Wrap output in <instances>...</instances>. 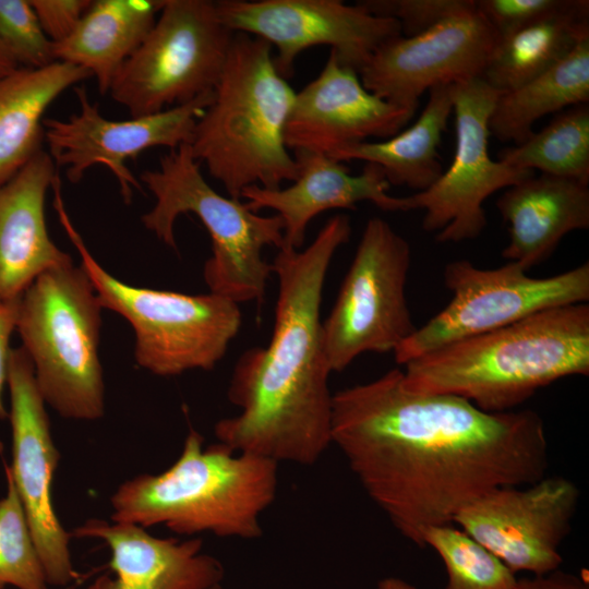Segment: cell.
<instances>
[{
  "mask_svg": "<svg viewBox=\"0 0 589 589\" xmlns=\"http://www.w3.org/2000/svg\"><path fill=\"white\" fill-rule=\"evenodd\" d=\"M589 103V38L558 64L526 84L500 94L489 119L490 134L515 145L549 113Z\"/></svg>",
  "mask_w": 589,
  "mask_h": 589,
  "instance_id": "obj_27",
  "label": "cell"
},
{
  "mask_svg": "<svg viewBox=\"0 0 589 589\" xmlns=\"http://www.w3.org/2000/svg\"><path fill=\"white\" fill-rule=\"evenodd\" d=\"M101 310L88 276L73 261L39 275L20 298L15 329L45 402L63 418L104 416Z\"/></svg>",
  "mask_w": 589,
  "mask_h": 589,
  "instance_id": "obj_7",
  "label": "cell"
},
{
  "mask_svg": "<svg viewBox=\"0 0 589 589\" xmlns=\"http://www.w3.org/2000/svg\"><path fill=\"white\" fill-rule=\"evenodd\" d=\"M57 169L41 149L0 187V300H19L39 275L72 262L49 237L45 217Z\"/></svg>",
  "mask_w": 589,
  "mask_h": 589,
  "instance_id": "obj_21",
  "label": "cell"
},
{
  "mask_svg": "<svg viewBox=\"0 0 589 589\" xmlns=\"http://www.w3.org/2000/svg\"><path fill=\"white\" fill-rule=\"evenodd\" d=\"M140 180L156 200L142 216L145 228L176 250V219L189 213L196 215L212 240V255L203 271L209 292L238 304L261 303L273 274L263 250L285 245L281 218L260 215L242 200L216 192L205 180L190 144L170 149L160 157L158 167L142 172Z\"/></svg>",
  "mask_w": 589,
  "mask_h": 589,
  "instance_id": "obj_6",
  "label": "cell"
},
{
  "mask_svg": "<svg viewBox=\"0 0 589 589\" xmlns=\"http://www.w3.org/2000/svg\"><path fill=\"white\" fill-rule=\"evenodd\" d=\"M203 443L190 429L168 469L121 483L110 497L111 520L143 528L163 525L183 536L260 538V515L276 497L278 462L220 442L204 449Z\"/></svg>",
  "mask_w": 589,
  "mask_h": 589,
  "instance_id": "obj_4",
  "label": "cell"
},
{
  "mask_svg": "<svg viewBox=\"0 0 589 589\" xmlns=\"http://www.w3.org/2000/svg\"><path fill=\"white\" fill-rule=\"evenodd\" d=\"M377 589H417L413 585L398 577H385L377 584Z\"/></svg>",
  "mask_w": 589,
  "mask_h": 589,
  "instance_id": "obj_38",
  "label": "cell"
},
{
  "mask_svg": "<svg viewBox=\"0 0 589 589\" xmlns=\"http://www.w3.org/2000/svg\"><path fill=\"white\" fill-rule=\"evenodd\" d=\"M208 589H223L220 584H217V585H214L213 587L208 588Z\"/></svg>",
  "mask_w": 589,
  "mask_h": 589,
  "instance_id": "obj_39",
  "label": "cell"
},
{
  "mask_svg": "<svg viewBox=\"0 0 589 589\" xmlns=\"http://www.w3.org/2000/svg\"><path fill=\"white\" fill-rule=\"evenodd\" d=\"M372 14L398 21L401 35L422 34L452 16L476 10L474 0H365Z\"/></svg>",
  "mask_w": 589,
  "mask_h": 589,
  "instance_id": "obj_32",
  "label": "cell"
},
{
  "mask_svg": "<svg viewBox=\"0 0 589 589\" xmlns=\"http://www.w3.org/2000/svg\"><path fill=\"white\" fill-rule=\"evenodd\" d=\"M293 156L299 175L290 187L251 185L240 194V200L253 212L265 208L276 212L284 223V247L299 250L309 223L328 209H354L357 203L369 201L386 212L410 211L406 196L388 194L390 184L375 164L365 163L362 172L353 176L344 163L325 154L297 151Z\"/></svg>",
  "mask_w": 589,
  "mask_h": 589,
  "instance_id": "obj_19",
  "label": "cell"
},
{
  "mask_svg": "<svg viewBox=\"0 0 589 589\" xmlns=\"http://www.w3.org/2000/svg\"><path fill=\"white\" fill-rule=\"evenodd\" d=\"M70 534L100 539L111 551L115 578L101 575L86 589H208L224 577L221 563L202 553L200 538H157L141 526L98 518Z\"/></svg>",
  "mask_w": 589,
  "mask_h": 589,
  "instance_id": "obj_20",
  "label": "cell"
},
{
  "mask_svg": "<svg viewBox=\"0 0 589 589\" xmlns=\"http://www.w3.org/2000/svg\"><path fill=\"white\" fill-rule=\"evenodd\" d=\"M235 33L207 0H165L155 24L109 89L131 117L188 104L214 91Z\"/></svg>",
  "mask_w": 589,
  "mask_h": 589,
  "instance_id": "obj_9",
  "label": "cell"
},
{
  "mask_svg": "<svg viewBox=\"0 0 589 589\" xmlns=\"http://www.w3.org/2000/svg\"><path fill=\"white\" fill-rule=\"evenodd\" d=\"M80 111L67 120L44 119L48 154L57 168H65L71 183L82 180L85 171L103 165L115 176L125 203H130L133 188L142 190L139 180L127 167L128 160L151 147L175 149L190 144L197 119L211 105L214 91L194 100L160 112L127 120L104 117L91 103L84 86L74 88Z\"/></svg>",
  "mask_w": 589,
  "mask_h": 589,
  "instance_id": "obj_14",
  "label": "cell"
},
{
  "mask_svg": "<svg viewBox=\"0 0 589 589\" xmlns=\"http://www.w3.org/2000/svg\"><path fill=\"white\" fill-rule=\"evenodd\" d=\"M12 465L8 470L23 505L29 531L50 586H65L77 574L69 541L51 500V483L59 462L45 400L34 365L23 347L11 350L8 371Z\"/></svg>",
  "mask_w": 589,
  "mask_h": 589,
  "instance_id": "obj_16",
  "label": "cell"
},
{
  "mask_svg": "<svg viewBox=\"0 0 589 589\" xmlns=\"http://www.w3.org/2000/svg\"><path fill=\"white\" fill-rule=\"evenodd\" d=\"M443 278L452 300L395 349L398 364L538 312L589 300L588 262L555 276L534 278L514 262L483 269L457 260L445 266Z\"/></svg>",
  "mask_w": 589,
  "mask_h": 589,
  "instance_id": "obj_10",
  "label": "cell"
},
{
  "mask_svg": "<svg viewBox=\"0 0 589 589\" xmlns=\"http://www.w3.org/2000/svg\"><path fill=\"white\" fill-rule=\"evenodd\" d=\"M497 40L477 10L461 13L417 36L386 40L359 76L371 93L417 111L430 88L480 77Z\"/></svg>",
  "mask_w": 589,
  "mask_h": 589,
  "instance_id": "obj_17",
  "label": "cell"
},
{
  "mask_svg": "<svg viewBox=\"0 0 589 589\" xmlns=\"http://www.w3.org/2000/svg\"><path fill=\"white\" fill-rule=\"evenodd\" d=\"M500 93L480 77L452 84L456 149L452 165L426 190L406 196L409 209H423L422 228L441 243L478 238L488 220L483 202L534 171L489 156V119Z\"/></svg>",
  "mask_w": 589,
  "mask_h": 589,
  "instance_id": "obj_12",
  "label": "cell"
},
{
  "mask_svg": "<svg viewBox=\"0 0 589 589\" xmlns=\"http://www.w3.org/2000/svg\"><path fill=\"white\" fill-rule=\"evenodd\" d=\"M514 589H589V582L584 575L556 569L544 575H533L532 578L517 579Z\"/></svg>",
  "mask_w": 589,
  "mask_h": 589,
  "instance_id": "obj_36",
  "label": "cell"
},
{
  "mask_svg": "<svg viewBox=\"0 0 589 589\" xmlns=\"http://www.w3.org/2000/svg\"><path fill=\"white\" fill-rule=\"evenodd\" d=\"M89 76L83 68L56 61L40 69L19 68L0 80V187L41 151L48 107Z\"/></svg>",
  "mask_w": 589,
  "mask_h": 589,
  "instance_id": "obj_24",
  "label": "cell"
},
{
  "mask_svg": "<svg viewBox=\"0 0 589 589\" xmlns=\"http://www.w3.org/2000/svg\"><path fill=\"white\" fill-rule=\"evenodd\" d=\"M416 111L368 91L359 73L330 51L318 75L296 93L285 128L288 149L334 152L400 132Z\"/></svg>",
  "mask_w": 589,
  "mask_h": 589,
  "instance_id": "obj_18",
  "label": "cell"
},
{
  "mask_svg": "<svg viewBox=\"0 0 589 589\" xmlns=\"http://www.w3.org/2000/svg\"><path fill=\"white\" fill-rule=\"evenodd\" d=\"M221 22L276 48L274 63L286 80L298 56L328 46L338 61L358 73L386 40L400 36L398 21L372 14L361 2L340 0H220Z\"/></svg>",
  "mask_w": 589,
  "mask_h": 589,
  "instance_id": "obj_13",
  "label": "cell"
},
{
  "mask_svg": "<svg viewBox=\"0 0 589 589\" xmlns=\"http://www.w3.org/2000/svg\"><path fill=\"white\" fill-rule=\"evenodd\" d=\"M476 10L503 38L546 15L568 9L575 0H477Z\"/></svg>",
  "mask_w": 589,
  "mask_h": 589,
  "instance_id": "obj_33",
  "label": "cell"
},
{
  "mask_svg": "<svg viewBox=\"0 0 589 589\" xmlns=\"http://www.w3.org/2000/svg\"><path fill=\"white\" fill-rule=\"evenodd\" d=\"M19 300H0V419L9 418L2 401V392L8 384L9 360L11 354L10 338L16 327Z\"/></svg>",
  "mask_w": 589,
  "mask_h": 589,
  "instance_id": "obj_35",
  "label": "cell"
},
{
  "mask_svg": "<svg viewBox=\"0 0 589 589\" xmlns=\"http://www.w3.org/2000/svg\"><path fill=\"white\" fill-rule=\"evenodd\" d=\"M0 41L20 68L40 69L56 62L53 43L29 0H0Z\"/></svg>",
  "mask_w": 589,
  "mask_h": 589,
  "instance_id": "obj_31",
  "label": "cell"
},
{
  "mask_svg": "<svg viewBox=\"0 0 589 589\" xmlns=\"http://www.w3.org/2000/svg\"><path fill=\"white\" fill-rule=\"evenodd\" d=\"M296 92L279 74L273 47L235 33L214 97L197 119L190 143L194 158L240 200L243 189H278L294 181L299 165L285 144Z\"/></svg>",
  "mask_w": 589,
  "mask_h": 589,
  "instance_id": "obj_5",
  "label": "cell"
},
{
  "mask_svg": "<svg viewBox=\"0 0 589 589\" xmlns=\"http://www.w3.org/2000/svg\"><path fill=\"white\" fill-rule=\"evenodd\" d=\"M51 189L59 220L80 253V266L103 309L120 314L134 332L137 364L159 376L214 369L240 330L239 304L213 292L187 294L133 287L117 279L97 263L72 225L60 178L53 180Z\"/></svg>",
  "mask_w": 589,
  "mask_h": 589,
  "instance_id": "obj_8",
  "label": "cell"
},
{
  "mask_svg": "<svg viewBox=\"0 0 589 589\" xmlns=\"http://www.w3.org/2000/svg\"><path fill=\"white\" fill-rule=\"evenodd\" d=\"M8 490L0 500V589H48L25 512L5 465Z\"/></svg>",
  "mask_w": 589,
  "mask_h": 589,
  "instance_id": "obj_30",
  "label": "cell"
},
{
  "mask_svg": "<svg viewBox=\"0 0 589 589\" xmlns=\"http://www.w3.org/2000/svg\"><path fill=\"white\" fill-rule=\"evenodd\" d=\"M350 235V218L338 214L304 250L278 249L272 263L278 297L271 341L238 359L228 398L240 412L214 428L218 442L232 450L310 466L332 444V370L320 311L329 264Z\"/></svg>",
  "mask_w": 589,
  "mask_h": 589,
  "instance_id": "obj_2",
  "label": "cell"
},
{
  "mask_svg": "<svg viewBox=\"0 0 589 589\" xmlns=\"http://www.w3.org/2000/svg\"><path fill=\"white\" fill-rule=\"evenodd\" d=\"M424 546L441 557L448 577L446 589H514L517 582L500 558L460 528L443 525L424 533Z\"/></svg>",
  "mask_w": 589,
  "mask_h": 589,
  "instance_id": "obj_29",
  "label": "cell"
},
{
  "mask_svg": "<svg viewBox=\"0 0 589 589\" xmlns=\"http://www.w3.org/2000/svg\"><path fill=\"white\" fill-rule=\"evenodd\" d=\"M579 490L564 477L491 490L455 517L461 530L512 572L544 575L560 568L558 551L570 531Z\"/></svg>",
  "mask_w": 589,
  "mask_h": 589,
  "instance_id": "obj_15",
  "label": "cell"
},
{
  "mask_svg": "<svg viewBox=\"0 0 589 589\" xmlns=\"http://www.w3.org/2000/svg\"><path fill=\"white\" fill-rule=\"evenodd\" d=\"M332 444L407 540L485 493L545 477L548 440L532 410L486 412L453 395L416 394L402 371L333 394Z\"/></svg>",
  "mask_w": 589,
  "mask_h": 589,
  "instance_id": "obj_1",
  "label": "cell"
},
{
  "mask_svg": "<svg viewBox=\"0 0 589 589\" xmlns=\"http://www.w3.org/2000/svg\"><path fill=\"white\" fill-rule=\"evenodd\" d=\"M512 167L589 183V105L568 107L521 144L498 153Z\"/></svg>",
  "mask_w": 589,
  "mask_h": 589,
  "instance_id": "obj_28",
  "label": "cell"
},
{
  "mask_svg": "<svg viewBox=\"0 0 589 589\" xmlns=\"http://www.w3.org/2000/svg\"><path fill=\"white\" fill-rule=\"evenodd\" d=\"M408 241L378 217L368 220L335 304L322 322L332 372L364 352L395 349L417 329L406 300Z\"/></svg>",
  "mask_w": 589,
  "mask_h": 589,
  "instance_id": "obj_11",
  "label": "cell"
},
{
  "mask_svg": "<svg viewBox=\"0 0 589 589\" xmlns=\"http://www.w3.org/2000/svg\"><path fill=\"white\" fill-rule=\"evenodd\" d=\"M496 207L508 225L502 255L526 272L548 260L564 236L589 228L588 184L541 173L506 188Z\"/></svg>",
  "mask_w": 589,
  "mask_h": 589,
  "instance_id": "obj_22",
  "label": "cell"
},
{
  "mask_svg": "<svg viewBox=\"0 0 589 589\" xmlns=\"http://www.w3.org/2000/svg\"><path fill=\"white\" fill-rule=\"evenodd\" d=\"M165 0H95L73 33L53 44L56 61L85 69L109 93L124 62L143 43Z\"/></svg>",
  "mask_w": 589,
  "mask_h": 589,
  "instance_id": "obj_23",
  "label": "cell"
},
{
  "mask_svg": "<svg viewBox=\"0 0 589 589\" xmlns=\"http://www.w3.org/2000/svg\"><path fill=\"white\" fill-rule=\"evenodd\" d=\"M453 112L452 84L429 89V100L417 121L382 142H362L329 157L345 163L362 160L380 166L392 185L422 192L443 173L437 147Z\"/></svg>",
  "mask_w": 589,
  "mask_h": 589,
  "instance_id": "obj_26",
  "label": "cell"
},
{
  "mask_svg": "<svg viewBox=\"0 0 589 589\" xmlns=\"http://www.w3.org/2000/svg\"><path fill=\"white\" fill-rule=\"evenodd\" d=\"M405 366L409 392L457 396L492 413L512 411L555 381L589 374V305L548 309Z\"/></svg>",
  "mask_w": 589,
  "mask_h": 589,
  "instance_id": "obj_3",
  "label": "cell"
},
{
  "mask_svg": "<svg viewBox=\"0 0 589 589\" xmlns=\"http://www.w3.org/2000/svg\"><path fill=\"white\" fill-rule=\"evenodd\" d=\"M589 38V1L546 15L503 38L492 50L480 79L500 94L551 70Z\"/></svg>",
  "mask_w": 589,
  "mask_h": 589,
  "instance_id": "obj_25",
  "label": "cell"
},
{
  "mask_svg": "<svg viewBox=\"0 0 589 589\" xmlns=\"http://www.w3.org/2000/svg\"><path fill=\"white\" fill-rule=\"evenodd\" d=\"M20 67L0 41V80L16 71Z\"/></svg>",
  "mask_w": 589,
  "mask_h": 589,
  "instance_id": "obj_37",
  "label": "cell"
},
{
  "mask_svg": "<svg viewBox=\"0 0 589 589\" xmlns=\"http://www.w3.org/2000/svg\"><path fill=\"white\" fill-rule=\"evenodd\" d=\"M39 24L53 43L69 37L79 25L92 0H29Z\"/></svg>",
  "mask_w": 589,
  "mask_h": 589,
  "instance_id": "obj_34",
  "label": "cell"
}]
</instances>
